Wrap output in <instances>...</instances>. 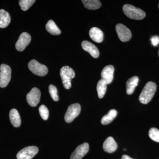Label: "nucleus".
Masks as SVG:
<instances>
[{
  "instance_id": "11",
  "label": "nucleus",
  "mask_w": 159,
  "mask_h": 159,
  "mask_svg": "<svg viewBox=\"0 0 159 159\" xmlns=\"http://www.w3.org/2000/svg\"><path fill=\"white\" fill-rule=\"evenodd\" d=\"M89 150L88 143H84L79 145L71 154L70 159H81L87 153Z\"/></svg>"
},
{
  "instance_id": "4",
  "label": "nucleus",
  "mask_w": 159,
  "mask_h": 159,
  "mask_svg": "<svg viewBox=\"0 0 159 159\" xmlns=\"http://www.w3.org/2000/svg\"><path fill=\"white\" fill-rule=\"evenodd\" d=\"M28 67L33 74L40 77L45 76L48 72L46 66L40 63L36 60H31L28 64Z\"/></svg>"
},
{
  "instance_id": "27",
  "label": "nucleus",
  "mask_w": 159,
  "mask_h": 159,
  "mask_svg": "<svg viewBox=\"0 0 159 159\" xmlns=\"http://www.w3.org/2000/svg\"><path fill=\"white\" fill-rule=\"evenodd\" d=\"M151 42L153 46H157L159 44V37L158 36L155 35V36H152L151 38Z\"/></svg>"
},
{
  "instance_id": "22",
  "label": "nucleus",
  "mask_w": 159,
  "mask_h": 159,
  "mask_svg": "<svg viewBox=\"0 0 159 159\" xmlns=\"http://www.w3.org/2000/svg\"><path fill=\"white\" fill-rule=\"evenodd\" d=\"M107 89V84L102 79L98 81L97 84V89L98 93V97L102 99L104 97Z\"/></svg>"
},
{
  "instance_id": "13",
  "label": "nucleus",
  "mask_w": 159,
  "mask_h": 159,
  "mask_svg": "<svg viewBox=\"0 0 159 159\" xmlns=\"http://www.w3.org/2000/svg\"><path fill=\"white\" fill-rule=\"evenodd\" d=\"M81 46L84 51L89 52L92 57L97 58L99 57V50L95 45L88 41H84L81 43Z\"/></svg>"
},
{
  "instance_id": "18",
  "label": "nucleus",
  "mask_w": 159,
  "mask_h": 159,
  "mask_svg": "<svg viewBox=\"0 0 159 159\" xmlns=\"http://www.w3.org/2000/svg\"><path fill=\"white\" fill-rule=\"evenodd\" d=\"M139 78L137 76L131 77L126 82V93L128 95H131L134 93L135 88L138 85Z\"/></svg>"
},
{
  "instance_id": "5",
  "label": "nucleus",
  "mask_w": 159,
  "mask_h": 159,
  "mask_svg": "<svg viewBox=\"0 0 159 159\" xmlns=\"http://www.w3.org/2000/svg\"><path fill=\"white\" fill-rule=\"evenodd\" d=\"M11 70L9 66L6 64L0 66V87L3 88L8 85L11 78Z\"/></svg>"
},
{
  "instance_id": "7",
  "label": "nucleus",
  "mask_w": 159,
  "mask_h": 159,
  "mask_svg": "<svg viewBox=\"0 0 159 159\" xmlns=\"http://www.w3.org/2000/svg\"><path fill=\"white\" fill-rule=\"evenodd\" d=\"M38 151V148L36 146H28L20 150L17 154L16 157L18 159H31Z\"/></svg>"
},
{
  "instance_id": "15",
  "label": "nucleus",
  "mask_w": 159,
  "mask_h": 159,
  "mask_svg": "<svg viewBox=\"0 0 159 159\" xmlns=\"http://www.w3.org/2000/svg\"><path fill=\"white\" fill-rule=\"evenodd\" d=\"M89 36L95 42L100 43L103 41V32L99 28L93 27L89 31Z\"/></svg>"
},
{
  "instance_id": "10",
  "label": "nucleus",
  "mask_w": 159,
  "mask_h": 159,
  "mask_svg": "<svg viewBox=\"0 0 159 159\" xmlns=\"http://www.w3.org/2000/svg\"><path fill=\"white\" fill-rule=\"evenodd\" d=\"M31 41V35L27 32H23L20 35L17 42L16 44V48L19 51H23L25 50Z\"/></svg>"
},
{
  "instance_id": "2",
  "label": "nucleus",
  "mask_w": 159,
  "mask_h": 159,
  "mask_svg": "<svg viewBox=\"0 0 159 159\" xmlns=\"http://www.w3.org/2000/svg\"><path fill=\"white\" fill-rule=\"evenodd\" d=\"M124 14L132 19L141 20L145 17L146 14L142 9L129 4H125L122 7Z\"/></svg>"
},
{
  "instance_id": "19",
  "label": "nucleus",
  "mask_w": 159,
  "mask_h": 159,
  "mask_svg": "<svg viewBox=\"0 0 159 159\" xmlns=\"http://www.w3.org/2000/svg\"><path fill=\"white\" fill-rule=\"evenodd\" d=\"M47 31L53 35H59L61 31L53 20H50L46 25Z\"/></svg>"
},
{
  "instance_id": "12",
  "label": "nucleus",
  "mask_w": 159,
  "mask_h": 159,
  "mask_svg": "<svg viewBox=\"0 0 159 159\" xmlns=\"http://www.w3.org/2000/svg\"><path fill=\"white\" fill-rule=\"evenodd\" d=\"M114 67L112 65H108L103 69L101 72V78L107 84H109L113 79Z\"/></svg>"
},
{
  "instance_id": "25",
  "label": "nucleus",
  "mask_w": 159,
  "mask_h": 159,
  "mask_svg": "<svg viewBox=\"0 0 159 159\" xmlns=\"http://www.w3.org/2000/svg\"><path fill=\"white\" fill-rule=\"evenodd\" d=\"M49 92L51 98L55 101H58L59 97L57 95V90L55 86L50 84L49 86Z\"/></svg>"
},
{
  "instance_id": "1",
  "label": "nucleus",
  "mask_w": 159,
  "mask_h": 159,
  "mask_svg": "<svg viewBox=\"0 0 159 159\" xmlns=\"http://www.w3.org/2000/svg\"><path fill=\"white\" fill-rule=\"evenodd\" d=\"M156 90V83L152 81L147 83L140 94L139 101L143 104H147L153 98Z\"/></svg>"
},
{
  "instance_id": "28",
  "label": "nucleus",
  "mask_w": 159,
  "mask_h": 159,
  "mask_svg": "<svg viewBox=\"0 0 159 159\" xmlns=\"http://www.w3.org/2000/svg\"><path fill=\"white\" fill-rule=\"evenodd\" d=\"M122 159H134L131 158L130 157L126 155H123L122 157Z\"/></svg>"
},
{
  "instance_id": "6",
  "label": "nucleus",
  "mask_w": 159,
  "mask_h": 159,
  "mask_svg": "<svg viewBox=\"0 0 159 159\" xmlns=\"http://www.w3.org/2000/svg\"><path fill=\"white\" fill-rule=\"evenodd\" d=\"M81 111V107L79 103H74L70 105L68 108L65 116V120L67 123H70L75 118L79 116Z\"/></svg>"
},
{
  "instance_id": "16",
  "label": "nucleus",
  "mask_w": 159,
  "mask_h": 159,
  "mask_svg": "<svg viewBox=\"0 0 159 159\" xmlns=\"http://www.w3.org/2000/svg\"><path fill=\"white\" fill-rule=\"evenodd\" d=\"M11 22V17L9 12L4 9H0V28H6Z\"/></svg>"
},
{
  "instance_id": "8",
  "label": "nucleus",
  "mask_w": 159,
  "mask_h": 159,
  "mask_svg": "<svg viewBox=\"0 0 159 159\" xmlns=\"http://www.w3.org/2000/svg\"><path fill=\"white\" fill-rule=\"evenodd\" d=\"M116 31L119 39L123 42H126L131 39V32L128 28L122 24H117L116 27Z\"/></svg>"
},
{
  "instance_id": "17",
  "label": "nucleus",
  "mask_w": 159,
  "mask_h": 159,
  "mask_svg": "<svg viewBox=\"0 0 159 159\" xmlns=\"http://www.w3.org/2000/svg\"><path fill=\"white\" fill-rule=\"evenodd\" d=\"M9 119L14 127H19L21 124V119L17 110L12 109L9 112Z\"/></svg>"
},
{
  "instance_id": "29",
  "label": "nucleus",
  "mask_w": 159,
  "mask_h": 159,
  "mask_svg": "<svg viewBox=\"0 0 159 159\" xmlns=\"http://www.w3.org/2000/svg\"><path fill=\"white\" fill-rule=\"evenodd\" d=\"M158 8H159V5H158Z\"/></svg>"
},
{
  "instance_id": "14",
  "label": "nucleus",
  "mask_w": 159,
  "mask_h": 159,
  "mask_svg": "<svg viewBox=\"0 0 159 159\" xmlns=\"http://www.w3.org/2000/svg\"><path fill=\"white\" fill-rule=\"evenodd\" d=\"M102 147L106 152L112 153L116 150L117 144L112 137H109L104 141Z\"/></svg>"
},
{
  "instance_id": "9",
  "label": "nucleus",
  "mask_w": 159,
  "mask_h": 159,
  "mask_svg": "<svg viewBox=\"0 0 159 159\" xmlns=\"http://www.w3.org/2000/svg\"><path fill=\"white\" fill-rule=\"evenodd\" d=\"M41 92L37 88H33L27 95V101L31 107L36 106L40 101Z\"/></svg>"
},
{
  "instance_id": "24",
  "label": "nucleus",
  "mask_w": 159,
  "mask_h": 159,
  "mask_svg": "<svg viewBox=\"0 0 159 159\" xmlns=\"http://www.w3.org/2000/svg\"><path fill=\"white\" fill-rule=\"evenodd\" d=\"M148 135L152 140L159 142V129H158L151 128L148 132Z\"/></svg>"
},
{
  "instance_id": "20",
  "label": "nucleus",
  "mask_w": 159,
  "mask_h": 159,
  "mask_svg": "<svg viewBox=\"0 0 159 159\" xmlns=\"http://www.w3.org/2000/svg\"><path fill=\"white\" fill-rule=\"evenodd\" d=\"M84 7L90 10H96L101 6L100 1L98 0H82Z\"/></svg>"
},
{
  "instance_id": "26",
  "label": "nucleus",
  "mask_w": 159,
  "mask_h": 159,
  "mask_svg": "<svg viewBox=\"0 0 159 159\" xmlns=\"http://www.w3.org/2000/svg\"><path fill=\"white\" fill-rule=\"evenodd\" d=\"M39 112L41 117L43 120H47L49 117V111L47 107L42 105L39 107Z\"/></svg>"
},
{
  "instance_id": "3",
  "label": "nucleus",
  "mask_w": 159,
  "mask_h": 159,
  "mask_svg": "<svg viewBox=\"0 0 159 159\" xmlns=\"http://www.w3.org/2000/svg\"><path fill=\"white\" fill-rule=\"evenodd\" d=\"M60 76L65 88L66 89L70 88L71 80L74 78L75 76V72L73 69L68 66L63 67L60 70Z\"/></svg>"
},
{
  "instance_id": "21",
  "label": "nucleus",
  "mask_w": 159,
  "mask_h": 159,
  "mask_svg": "<svg viewBox=\"0 0 159 159\" xmlns=\"http://www.w3.org/2000/svg\"><path fill=\"white\" fill-rule=\"evenodd\" d=\"M118 112L115 109H111L108 112V113L105 115L101 119V123L102 125H107L111 123L117 116Z\"/></svg>"
},
{
  "instance_id": "23",
  "label": "nucleus",
  "mask_w": 159,
  "mask_h": 159,
  "mask_svg": "<svg viewBox=\"0 0 159 159\" xmlns=\"http://www.w3.org/2000/svg\"><path fill=\"white\" fill-rule=\"evenodd\" d=\"M35 1L34 0H20L19 5L23 11H26L31 7Z\"/></svg>"
}]
</instances>
